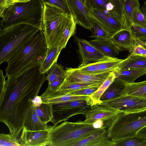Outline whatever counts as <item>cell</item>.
<instances>
[{
    "instance_id": "52",
    "label": "cell",
    "mask_w": 146,
    "mask_h": 146,
    "mask_svg": "<svg viewBox=\"0 0 146 146\" xmlns=\"http://www.w3.org/2000/svg\"><path fill=\"white\" fill-rule=\"evenodd\" d=\"M84 3L86 5V0H82Z\"/></svg>"
},
{
    "instance_id": "4",
    "label": "cell",
    "mask_w": 146,
    "mask_h": 146,
    "mask_svg": "<svg viewBox=\"0 0 146 146\" xmlns=\"http://www.w3.org/2000/svg\"><path fill=\"white\" fill-rule=\"evenodd\" d=\"M40 30L25 23L0 29V64L7 61L23 47Z\"/></svg>"
},
{
    "instance_id": "50",
    "label": "cell",
    "mask_w": 146,
    "mask_h": 146,
    "mask_svg": "<svg viewBox=\"0 0 146 146\" xmlns=\"http://www.w3.org/2000/svg\"><path fill=\"white\" fill-rule=\"evenodd\" d=\"M9 4H10L11 5H13V4L17 3L18 1H17V0H7Z\"/></svg>"
},
{
    "instance_id": "16",
    "label": "cell",
    "mask_w": 146,
    "mask_h": 146,
    "mask_svg": "<svg viewBox=\"0 0 146 146\" xmlns=\"http://www.w3.org/2000/svg\"><path fill=\"white\" fill-rule=\"evenodd\" d=\"M111 40L121 50L131 52L137 41L131 29H123L111 37Z\"/></svg>"
},
{
    "instance_id": "51",
    "label": "cell",
    "mask_w": 146,
    "mask_h": 146,
    "mask_svg": "<svg viewBox=\"0 0 146 146\" xmlns=\"http://www.w3.org/2000/svg\"><path fill=\"white\" fill-rule=\"evenodd\" d=\"M30 0H17L18 2H25Z\"/></svg>"
},
{
    "instance_id": "32",
    "label": "cell",
    "mask_w": 146,
    "mask_h": 146,
    "mask_svg": "<svg viewBox=\"0 0 146 146\" xmlns=\"http://www.w3.org/2000/svg\"><path fill=\"white\" fill-rule=\"evenodd\" d=\"M22 129L15 133H1L0 146H21V136Z\"/></svg>"
},
{
    "instance_id": "29",
    "label": "cell",
    "mask_w": 146,
    "mask_h": 146,
    "mask_svg": "<svg viewBox=\"0 0 146 146\" xmlns=\"http://www.w3.org/2000/svg\"><path fill=\"white\" fill-rule=\"evenodd\" d=\"M139 0H126L123 13V29H131L132 23L131 16L133 9L136 7H140Z\"/></svg>"
},
{
    "instance_id": "20",
    "label": "cell",
    "mask_w": 146,
    "mask_h": 146,
    "mask_svg": "<svg viewBox=\"0 0 146 146\" xmlns=\"http://www.w3.org/2000/svg\"><path fill=\"white\" fill-rule=\"evenodd\" d=\"M124 59L108 57L100 61L92 63L94 74L113 72L118 68Z\"/></svg>"
},
{
    "instance_id": "31",
    "label": "cell",
    "mask_w": 146,
    "mask_h": 146,
    "mask_svg": "<svg viewBox=\"0 0 146 146\" xmlns=\"http://www.w3.org/2000/svg\"><path fill=\"white\" fill-rule=\"evenodd\" d=\"M34 106L36 113L42 122L47 124L52 121L54 117L52 104L42 102L40 106Z\"/></svg>"
},
{
    "instance_id": "8",
    "label": "cell",
    "mask_w": 146,
    "mask_h": 146,
    "mask_svg": "<svg viewBox=\"0 0 146 146\" xmlns=\"http://www.w3.org/2000/svg\"><path fill=\"white\" fill-rule=\"evenodd\" d=\"M92 104L91 100H79L52 104L54 117L51 122L55 126L66 121L74 115H84Z\"/></svg>"
},
{
    "instance_id": "35",
    "label": "cell",
    "mask_w": 146,
    "mask_h": 146,
    "mask_svg": "<svg viewBox=\"0 0 146 146\" xmlns=\"http://www.w3.org/2000/svg\"><path fill=\"white\" fill-rule=\"evenodd\" d=\"M66 70L63 67L57 63L54 64L46 73V80L48 84L54 80L58 77L65 74Z\"/></svg>"
},
{
    "instance_id": "44",
    "label": "cell",
    "mask_w": 146,
    "mask_h": 146,
    "mask_svg": "<svg viewBox=\"0 0 146 146\" xmlns=\"http://www.w3.org/2000/svg\"><path fill=\"white\" fill-rule=\"evenodd\" d=\"M10 6V4L7 0H0V14Z\"/></svg>"
},
{
    "instance_id": "43",
    "label": "cell",
    "mask_w": 146,
    "mask_h": 146,
    "mask_svg": "<svg viewBox=\"0 0 146 146\" xmlns=\"http://www.w3.org/2000/svg\"><path fill=\"white\" fill-rule=\"evenodd\" d=\"M131 29L136 38L146 36V29L132 24Z\"/></svg>"
},
{
    "instance_id": "18",
    "label": "cell",
    "mask_w": 146,
    "mask_h": 146,
    "mask_svg": "<svg viewBox=\"0 0 146 146\" xmlns=\"http://www.w3.org/2000/svg\"><path fill=\"white\" fill-rule=\"evenodd\" d=\"M88 41L96 49L110 57H115L119 55L121 51L115 45L110 37L95 38Z\"/></svg>"
},
{
    "instance_id": "22",
    "label": "cell",
    "mask_w": 146,
    "mask_h": 146,
    "mask_svg": "<svg viewBox=\"0 0 146 146\" xmlns=\"http://www.w3.org/2000/svg\"><path fill=\"white\" fill-rule=\"evenodd\" d=\"M63 49L61 45L52 47L48 49L46 54L40 64V70L41 73H46L50 68L57 62L58 56Z\"/></svg>"
},
{
    "instance_id": "38",
    "label": "cell",
    "mask_w": 146,
    "mask_h": 146,
    "mask_svg": "<svg viewBox=\"0 0 146 146\" xmlns=\"http://www.w3.org/2000/svg\"><path fill=\"white\" fill-rule=\"evenodd\" d=\"M44 5L48 3L60 8L69 15H72L67 0H41Z\"/></svg>"
},
{
    "instance_id": "7",
    "label": "cell",
    "mask_w": 146,
    "mask_h": 146,
    "mask_svg": "<svg viewBox=\"0 0 146 146\" xmlns=\"http://www.w3.org/2000/svg\"><path fill=\"white\" fill-rule=\"evenodd\" d=\"M43 6L42 28L49 49L59 45L63 25L70 15L48 4Z\"/></svg>"
},
{
    "instance_id": "17",
    "label": "cell",
    "mask_w": 146,
    "mask_h": 146,
    "mask_svg": "<svg viewBox=\"0 0 146 146\" xmlns=\"http://www.w3.org/2000/svg\"><path fill=\"white\" fill-rule=\"evenodd\" d=\"M107 129L104 126L98 131L79 141L73 146H115L116 142L108 137Z\"/></svg>"
},
{
    "instance_id": "41",
    "label": "cell",
    "mask_w": 146,
    "mask_h": 146,
    "mask_svg": "<svg viewBox=\"0 0 146 146\" xmlns=\"http://www.w3.org/2000/svg\"><path fill=\"white\" fill-rule=\"evenodd\" d=\"M100 86L86 88L69 92L67 93L71 95L90 96L95 92Z\"/></svg>"
},
{
    "instance_id": "47",
    "label": "cell",
    "mask_w": 146,
    "mask_h": 146,
    "mask_svg": "<svg viewBox=\"0 0 146 146\" xmlns=\"http://www.w3.org/2000/svg\"><path fill=\"white\" fill-rule=\"evenodd\" d=\"M136 135L146 136V126L139 131Z\"/></svg>"
},
{
    "instance_id": "34",
    "label": "cell",
    "mask_w": 146,
    "mask_h": 146,
    "mask_svg": "<svg viewBox=\"0 0 146 146\" xmlns=\"http://www.w3.org/2000/svg\"><path fill=\"white\" fill-rule=\"evenodd\" d=\"M115 146H146V136H135L116 142Z\"/></svg>"
},
{
    "instance_id": "40",
    "label": "cell",
    "mask_w": 146,
    "mask_h": 146,
    "mask_svg": "<svg viewBox=\"0 0 146 146\" xmlns=\"http://www.w3.org/2000/svg\"><path fill=\"white\" fill-rule=\"evenodd\" d=\"M125 0H111L114 6L115 12L121 19L123 25V13Z\"/></svg>"
},
{
    "instance_id": "12",
    "label": "cell",
    "mask_w": 146,
    "mask_h": 146,
    "mask_svg": "<svg viewBox=\"0 0 146 146\" xmlns=\"http://www.w3.org/2000/svg\"><path fill=\"white\" fill-rule=\"evenodd\" d=\"M65 77L62 83H80L101 85L112 72L97 74L82 73L76 68H66Z\"/></svg>"
},
{
    "instance_id": "53",
    "label": "cell",
    "mask_w": 146,
    "mask_h": 146,
    "mask_svg": "<svg viewBox=\"0 0 146 146\" xmlns=\"http://www.w3.org/2000/svg\"><path fill=\"white\" fill-rule=\"evenodd\" d=\"M145 48H146V47Z\"/></svg>"
},
{
    "instance_id": "15",
    "label": "cell",
    "mask_w": 146,
    "mask_h": 146,
    "mask_svg": "<svg viewBox=\"0 0 146 146\" xmlns=\"http://www.w3.org/2000/svg\"><path fill=\"white\" fill-rule=\"evenodd\" d=\"M48 129L32 131L23 128L21 136V146H46L50 145V137Z\"/></svg>"
},
{
    "instance_id": "30",
    "label": "cell",
    "mask_w": 146,
    "mask_h": 146,
    "mask_svg": "<svg viewBox=\"0 0 146 146\" xmlns=\"http://www.w3.org/2000/svg\"><path fill=\"white\" fill-rule=\"evenodd\" d=\"M115 78V74L113 72H111L108 77L102 83L98 89L94 93L89 96L92 103V105L95 104H100L101 103L102 101L100 100L101 96Z\"/></svg>"
},
{
    "instance_id": "23",
    "label": "cell",
    "mask_w": 146,
    "mask_h": 146,
    "mask_svg": "<svg viewBox=\"0 0 146 146\" xmlns=\"http://www.w3.org/2000/svg\"><path fill=\"white\" fill-rule=\"evenodd\" d=\"M125 86V84L116 78L101 96V101L115 98L122 95Z\"/></svg>"
},
{
    "instance_id": "5",
    "label": "cell",
    "mask_w": 146,
    "mask_h": 146,
    "mask_svg": "<svg viewBox=\"0 0 146 146\" xmlns=\"http://www.w3.org/2000/svg\"><path fill=\"white\" fill-rule=\"evenodd\" d=\"M101 128H96L93 124L82 121H65L55 126H50V146H73Z\"/></svg>"
},
{
    "instance_id": "10",
    "label": "cell",
    "mask_w": 146,
    "mask_h": 146,
    "mask_svg": "<svg viewBox=\"0 0 146 146\" xmlns=\"http://www.w3.org/2000/svg\"><path fill=\"white\" fill-rule=\"evenodd\" d=\"M89 10L92 18L102 26L110 37L123 29V23L115 9L111 11L96 9Z\"/></svg>"
},
{
    "instance_id": "36",
    "label": "cell",
    "mask_w": 146,
    "mask_h": 146,
    "mask_svg": "<svg viewBox=\"0 0 146 146\" xmlns=\"http://www.w3.org/2000/svg\"><path fill=\"white\" fill-rule=\"evenodd\" d=\"M131 19L132 24L146 29V18L140 7L137 6L133 9Z\"/></svg>"
},
{
    "instance_id": "26",
    "label": "cell",
    "mask_w": 146,
    "mask_h": 146,
    "mask_svg": "<svg viewBox=\"0 0 146 146\" xmlns=\"http://www.w3.org/2000/svg\"><path fill=\"white\" fill-rule=\"evenodd\" d=\"M146 68V57L138 55H129L119 65L118 69Z\"/></svg>"
},
{
    "instance_id": "42",
    "label": "cell",
    "mask_w": 146,
    "mask_h": 146,
    "mask_svg": "<svg viewBox=\"0 0 146 146\" xmlns=\"http://www.w3.org/2000/svg\"><path fill=\"white\" fill-rule=\"evenodd\" d=\"M130 55H138L146 57V48L141 43H139L137 41Z\"/></svg>"
},
{
    "instance_id": "24",
    "label": "cell",
    "mask_w": 146,
    "mask_h": 146,
    "mask_svg": "<svg viewBox=\"0 0 146 146\" xmlns=\"http://www.w3.org/2000/svg\"><path fill=\"white\" fill-rule=\"evenodd\" d=\"M77 24L75 19L72 15H70L63 25L59 45L63 49L65 48L70 38L76 33Z\"/></svg>"
},
{
    "instance_id": "45",
    "label": "cell",
    "mask_w": 146,
    "mask_h": 146,
    "mask_svg": "<svg viewBox=\"0 0 146 146\" xmlns=\"http://www.w3.org/2000/svg\"><path fill=\"white\" fill-rule=\"evenodd\" d=\"M32 104L34 106L37 107L40 106L42 103V99L40 96H36L31 101Z\"/></svg>"
},
{
    "instance_id": "2",
    "label": "cell",
    "mask_w": 146,
    "mask_h": 146,
    "mask_svg": "<svg viewBox=\"0 0 146 146\" xmlns=\"http://www.w3.org/2000/svg\"><path fill=\"white\" fill-rule=\"evenodd\" d=\"M48 49L43 31L40 30L23 47L7 61V77L15 76L44 58Z\"/></svg>"
},
{
    "instance_id": "39",
    "label": "cell",
    "mask_w": 146,
    "mask_h": 146,
    "mask_svg": "<svg viewBox=\"0 0 146 146\" xmlns=\"http://www.w3.org/2000/svg\"><path fill=\"white\" fill-rule=\"evenodd\" d=\"M92 19L93 28L92 33L90 37L95 38L110 37L108 34L102 26L94 19Z\"/></svg>"
},
{
    "instance_id": "25",
    "label": "cell",
    "mask_w": 146,
    "mask_h": 146,
    "mask_svg": "<svg viewBox=\"0 0 146 146\" xmlns=\"http://www.w3.org/2000/svg\"><path fill=\"white\" fill-rule=\"evenodd\" d=\"M133 96L146 99V80L125 84L122 95Z\"/></svg>"
},
{
    "instance_id": "3",
    "label": "cell",
    "mask_w": 146,
    "mask_h": 146,
    "mask_svg": "<svg viewBox=\"0 0 146 146\" xmlns=\"http://www.w3.org/2000/svg\"><path fill=\"white\" fill-rule=\"evenodd\" d=\"M43 9L44 6L41 0L16 3L9 6L0 14L2 18L0 29L25 23L42 30Z\"/></svg>"
},
{
    "instance_id": "21",
    "label": "cell",
    "mask_w": 146,
    "mask_h": 146,
    "mask_svg": "<svg viewBox=\"0 0 146 146\" xmlns=\"http://www.w3.org/2000/svg\"><path fill=\"white\" fill-rule=\"evenodd\" d=\"M113 72L116 78L121 80L125 84L134 82L139 78L146 75V68L119 69L118 68Z\"/></svg>"
},
{
    "instance_id": "13",
    "label": "cell",
    "mask_w": 146,
    "mask_h": 146,
    "mask_svg": "<svg viewBox=\"0 0 146 146\" xmlns=\"http://www.w3.org/2000/svg\"><path fill=\"white\" fill-rule=\"evenodd\" d=\"M72 15L77 24L93 31V26L90 10L82 0H67Z\"/></svg>"
},
{
    "instance_id": "6",
    "label": "cell",
    "mask_w": 146,
    "mask_h": 146,
    "mask_svg": "<svg viewBox=\"0 0 146 146\" xmlns=\"http://www.w3.org/2000/svg\"><path fill=\"white\" fill-rule=\"evenodd\" d=\"M146 126V110L129 113L121 112L107 125V135L117 142L136 136Z\"/></svg>"
},
{
    "instance_id": "9",
    "label": "cell",
    "mask_w": 146,
    "mask_h": 146,
    "mask_svg": "<svg viewBox=\"0 0 146 146\" xmlns=\"http://www.w3.org/2000/svg\"><path fill=\"white\" fill-rule=\"evenodd\" d=\"M101 104L127 113H133L146 110V99L129 95L102 101Z\"/></svg>"
},
{
    "instance_id": "49",
    "label": "cell",
    "mask_w": 146,
    "mask_h": 146,
    "mask_svg": "<svg viewBox=\"0 0 146 146\" xmlns=\"http://www.w3.org/2000/svg\"><path fill=\"white\" fill-rule=\"evenodd\" d=\"M140 9L146 18V2H144L143 6Z\"/></svg>"
},
{
    "instance_id": "28",
    "label": "cell",
    "mask_w": 146,
    "mask_h": 146,
    "mask_svg": "<svg viewBox=\"0 0 146 146\" xmlns=\"http://www.w3.org/2000/svg\"><path fill=\"white\" fill-rule=\"evenodd\" d=\"M42 100L43 102L52 104H60L76 100H91L89 95H71L68 94L48 97L42 99Z\"/></svg>"
},
{
    "instance_id": "14",
    "label": "cell",
    "mask_w": 146,
    "mask_h": 146,
    "mask_svg": "<svg viewBox=\"0 0 146 146\" xmlns=\"http://www.w3.org/2000/svg\"><path fill=\"white\" fill-rule=\"evenodd\" d=\"M74 38L78 46L81 58V63L79 65L98 62L109 57L96 49L88 41L76 36H74Z\"/></svg>"
},
{
    "instance_id": "33",
    "label": "cell",
    "mask_w": 146,
    "mask_h": 146,
    "mask_svg": "<svg viewBox=\"0 0 146 146\" xmlns=\"http://www.w3.org/2000/svg\"><path fill=\"white\" fill-rule=\"evenodd\" d=\"M86 5L89 9L112 11L114 9L111 0H86Z\"/></svg>"
},
{
    "instance_id": "1",
    "label": "cell",
    "mask_w": 146,
    "mask_h": 146,
    "mask_svg": "<svg viewBox=\"0 0 146 146\" xmlns=\"http://www.w3.org/2000/svg\"><path fill=\"white\" fill-rule=\"evenodd\" d=\"M40 63L26 69L15 76L0 75V121L7 127L10 133L23 128L32 100L38 95L46 80L45 73L40 70Z\"/></svg>"
},
{
    "instance_id": "48",
    "label": "cell",
    "mask_w": 146,
    "mask_h": 146,
    "mask_svg": "<svg viewBox=\"0 0 146 146\" xmlns=\"http://www.w3.org/2000/svg\"><path fill=\"white\" fill-rule=\"evenodd\" d=\"M137 40L146 47V36L136 38Z\"/></svg>"
},
{
    "instance_id": "46",
    "label": "cell",
    "mask_w": 146,
    "mask_h": 146,
    "mask_svg": "<svg viewBox=\"0 0 146 146\" xmlns=\"http://www.w3.org/2000/svg\"><path fill=\"white\" fill-rule=\"evenodd\" d=\"M93 124L94 127L96 129L100 128L104 125V121L101 120H98L95 121Z\"/></svg>"
},
{
    "instance_id": "37",
    "label": "cell",
    "mask_w": 146,
    "mask_h": 146,
    "mask_svg": "<svg viewBox=\"0 0 146 146\" xmlns=\"http://www.w3.org/2000/svg\"><path fill=\"white\" fill-rule=\"evenodd\" d=\"M65 74L57 78L50 84H49L45 91L40 96L42 99L45 98L56 91L63 82Z\"/></svg>"
},
{
    "instance_id": "27",
    "label": "cell",
    "mask_w": 146,
    "mask_h": 146,
    "mask_svg": "<svg viewBox=\"0 0 146 146\" xmlns=\"http://www.w3.org/2000/svg\"><path fill=\"white\" fill-rule=\"evenodd\" d=\"M100 85L99 84L80 83H62L59 88L56 91L46 98L64 95L69 92L76 90Z\"/></svg>"
},
{
    "instance_id": "11",
    "label": "cell",
    "mask_w": 146,
    "mask_h": 146,
    "mask_svg": "<svg viewBox=\"0 0 146 146\" xmlns=\"http://www.w3.org/2000/svg\"><path fill=\"white\" fill-rule=\"evenodd\" d=\"M121 112V111L111 107L97 104L92 105L84 113V122L93 124L95 121L101 120L104 122V125H107Z\"/></svg>"
},
{
    "instance_id": "19",
    "label": "cell",
    "mask_w": 146,
    "mask_h": 146,
    "mask_svg": "<svg viewBox=\"0 0 146 146\" xmlns=\"http://www.w3.org/2000/svg\"><path fill=\"white\" fill-rule=\"evenodd\" d=\"M49 126L42 122L36 113L35 106L32 104L26 113L23 127L27 130L36 131L47 129Z\"/></svg>"
}]
</instances>
